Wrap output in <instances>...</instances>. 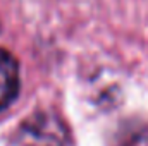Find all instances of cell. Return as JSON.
Listing matches in <instances>:
<instances>
[{"label": "cell", "instance_id": "obj_2", "mask_svg": "<svg viewBox=\"0 0 148 146\" xmlns=\"http://www.w3.org/2000/svg\"><path fill=\"white\" fill-rule=\"evenodd\" d=\"M19 93V65L17 60L0 48V110L9 107Z\"/></svg>", "mask_w": 148, "mask_h": 146}, {"label": "cell", "instance_id": "obj_1", "mask_svg": "<svg viewBox=\"0 0 148 146\" xmlns=\"http://www.w3.org/2000/svg\"><path fill=\"white\" fill-rule=\"evenodd\" d=\"M16 143L17 146H69V132L59 117L38 112L21 124Z\"/></svg>", "mask_w": 148, "mask_h": 146}]
</instances>
